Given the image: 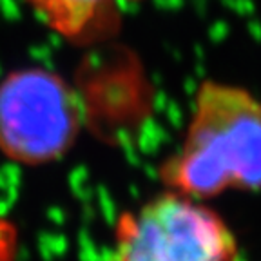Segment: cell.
<instances>
[{
    "label": "cell",
    "mask_w": 261,
    "mask_h": 261,
    "mask_svg": "<svg viewBox=\"0 0 261 261\" xmlns=\"http://www.w3.org/2000/svg\"><path fill=\"white\" fill-rule=\"evenodd\" d=\"M162 185L194 200L261 191V100L241 86L205 80L196 89L178 151Z\"/></svg>",
    "instance_id": "1"
},
{
    "label": "cell",
    "mask_w": 261,
    "mask_h": 261,
    "mask_svg": "<svg viewBox=\"0 0 261 261\" xmlns=\"http://www.w3.org/2000/svg\"><path fill=\"white\" fill-rule=\"evenodd\" d=\"M109 261H240L236 234L201 200L165 189L114 225Z\"/></svg>",
    "instance_id": "2"
},
{
    "label": "cell",
    "mask_w": 261,
    "mask_h": 261,
    "mask_svg": "<svg viewBox=\"0 0 261 261\" xmlns=\"http://www.w3.org/2000/svg\"><path fill=\"white\" fill-rule=\"evenodd\" d=\"M80 109L71 87L47 69L13 71L0 82V151L38 165L60 158L78 135Z\"/></svg>",
    "instance_id": "3"
},
{
    "label": "cell",
    "mask_w": 261,
    "mask_h": 261,
    "mask_svg": "<svg viewBox=\"0 0 261 261\" xmlns=\"http://www.w3.org/2000/svg\"><path fill=\"white\" fill-rule=\"evenodd\" d=\"M122 2L136 0H25L45 28L74 44L100 37Z\"/></svg>",
    "instance_id": "4"
},
{
    "label": "cell",
    "mask_w": 261,
    "mask_h": 261,
    "mask_svg": "<svg viewBox=\"0 0 261 261\" xmlns=\"http://www.w3.org/2000/svg\"><path fill=\"white\" fill-rule=\"evenodd\" d=\"M18 228L8 218L0 216V261H16L18 254Z\"/></svg>",
    "instance_id": "5"
}]
</instances>
